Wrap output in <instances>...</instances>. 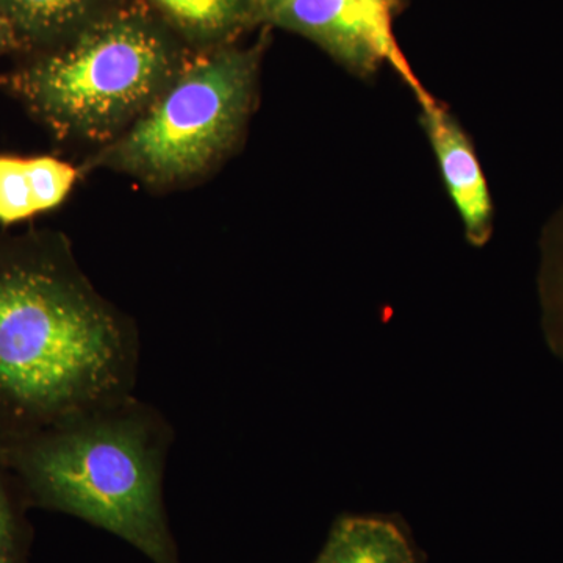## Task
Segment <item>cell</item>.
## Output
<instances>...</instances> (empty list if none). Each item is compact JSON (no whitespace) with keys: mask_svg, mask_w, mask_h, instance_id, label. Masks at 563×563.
<instances>
[{"mask_svg":"<svg viewBox=\"0 0 563 563\" xmlns=\"http://www.w3.org/2000/svg\"><path fill=\"white\" fill-rule=\"evenodd\" d=\"M369 2L377 3V5L391 7V9H395V0H369Z\"/></svg>","mask_w":563,"mask_h":563,"instance_id":"obj_14","label":"cell"},{"mask_svg":"<svg viewBox=\"0 0 563 563\" xmlns=\"http://www.w3.org/2000/svg\"><path fill=\"white\" fill-rule=\"evenodd\" d=\"M539 292L548 342L563 357V206L540 240Z\"/></svg>","mask_w":563,"mask_h":563,"instance_id":"obj_11","label":"cell"},{"mask_svg":"<svg viewBox=\"0 0 563 563\" xmlns=\"http://www.w3.org/2000/svg\"><path fill=\"white\" fill-rule=\"evenodd\" d=\"M120 5L117 0H0L18 47L52 49Z\"/></svg>","mask_w":563,"mask_h":563,"instance_id":"obj_10","label":"cell"},{"mask_svg":"<svg viewBox=\"0 0 563 563\" xmlns=\"http://www.w3.org/2000/svg\"><path fill=\"white\" fill-rule=\"evenodd\" d=\"M262 44L190 55L179 74L128 131L92 155L90 168L152 187L195 179L242 140L257 101Z\"/></svg>","mask_w":563,"mask_h":563,"instance_id":"obj_4","label":"cell"},{"mask_svg":"<svg viewBox=\"0 0 563 563\" xmlns=\"http://www.w3.org/2000/svg\"><path fill=\"white\" fill-rule=\"evenodd\" d=\"M261 0H147L152 11L195 51L228 46L258 24Z\"/></svg>","mask_w":563,"mask_h":563,"instance_id":"obj_9","label":"cell"},{"mask_svg":"<svg viewBox=\"0 0 563 563\" xmlns=\"http://www.w3.org/2000/svg\"><path fill=\"white\" fill-rule=\"evenodd\" d=\"M140 355L62 233H0V442L135 395Z\"/></svg>","mask_w":563,"mask_h":563,"instance_id":"obj_1","label":"cell"},{"mask_svg":"<svg viewBox=\"0 0 563 563\" xmlns=\"http://www.w3.org/2000/svg\"><path fill=\"white\" fill-rule=\"evenodd\" d=\"M16 47L18 44L16 40H14L13 31H11L9 22L0 13V54L10 49H16Z\"/></svg>","mask_w":563,"mask_h":563,"instance_id":"obj_13","label":"cell"},{"mask_svg":"<svg viewBox=\"0 0 563 563\" xmlns=\"http://www.w3.org/2000/svg\"><path fill=\"white\" fill-rule=\"evenodd\" d=\"M176 432L135 395L0 442L31 509L79 518L152 563H181L165 504Z\"/></svg>","mask_w":563,"mask_h":563,"instance_id":"obj_2","label":"cell"},{"mask_svg":"<svg viewBox=\"0 0 563 563\" xmlns=\"http://www.w3.org/2000/svg\"><path fill=\"white\" fill-rule=\"evenodd\" d=\"M79 169L52 155H0V225H13L57 209Z\"/></svg>","mask_w":563,"mask_h":563,"instance_id":"obj_7","label":"cell"},{"mask_svg":"<svg viewBox=\"0 0 563 563\" xmlns=\"http://www.w3.org/2000/svg\"><path fill=\"white\" fill-rule=\"evenodd\" d=\"M24 488L0 453V563H29L33 526Z\"/></svg>","mask_w":563,"mask_h":563,"instance_id":"obj_12","label":"cell"},{"mask_svg":"<svg viewBox=\"0 0 563 563\" xmlns=\"http://www.w3.org/2000/svg\"><path fill=\"white\" fill-rule=\"evenodd\" d=\"M143 7L118 5L0 76V88L60 141L106 146L128 131L190 54Z\"/></svg>","mask_w":563,"mask_h":563,"instance_id":"obj_3","label":"cell"},{"mask_svg":"<svg viewBox=\"0 0 563 563\" xmlns=\"http://www.w3.org/2000/svg\"><path fill=\"white\" fill-rule=\"evenodd\" d=\"M393 10L369 0H261L258 24L312 41L352 76L368 79L388 62L410 85L418 79L393 35Z\"/></svg>","mask_w":563,"mask_h":563,"instance_id":"obj_5","label":"cell"},{"mask_svg":"<svg viewBox=\"0 0 563 563\" xmlns=\"http://www.w3.org/2000/svg\"><path fill=\"white\" fill-rule=\"evenodd\" d=\"M313 563H422V558L398 518L342 515Z\"/></svg>","mask_w":563,"mask_h":563,"instance_id":"obj_8","label":"cell"},{"mask_svg":"<svg viewBox=\"0 0 563 563\" xmlns=\"http://www.w3.org/2000/svg\"><path fill=\"white\" fill-rule=\"evenodd\" d=\"M409 87L420 106L422 131L431 144L444 190L461 217L466 242L474 247H484L492 239L495 209L472 136L453 111L433 98L420 81Z\"/></svg>","mask_w":563,"mask_h":563,"instance_id":"obj_6","label":"cell"}]
</instances>
